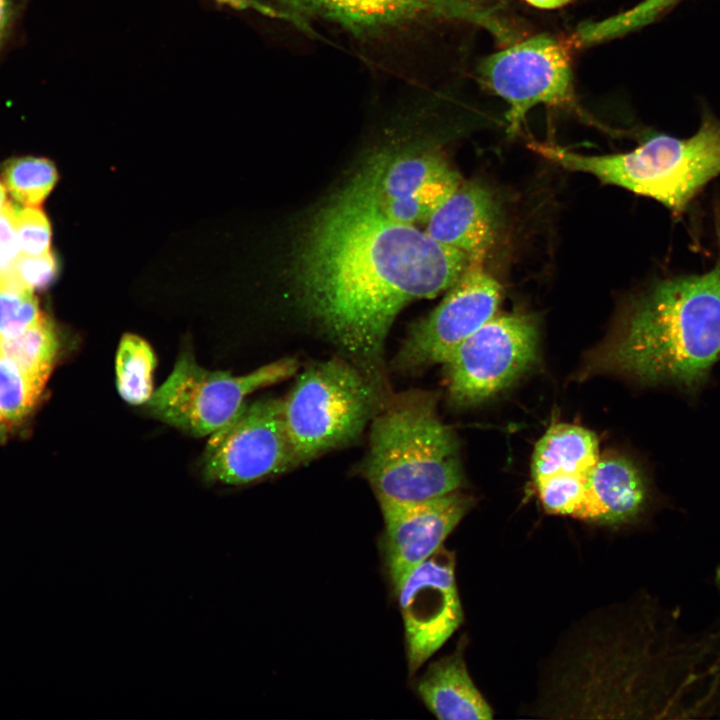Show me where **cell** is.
I'll list each match as a JSON object with an SVG mask.
<instances>
[{"instance_id": "6da1fadb", "label": "cell", "mask_w": 720, "mask_h": 720, "mask_svg": "<svg viewBox=\"0 0 720 720\" xmlns=\"http://www.w3.org/2000/svg\"><path fill=\"white\" fill-rule=\"evenodd\" d=\"M471 261L415 225L390 219L350 181L307 226L295 279L308 315L377 390L396 316L449 289Z\"/></svg>"}, {"instance_id": "7a4b0ae2", "label": "cell", "mask_w": 720, "mask_h": 720, "mask_svg": "<svg viewBox=\"0 0 720 720\" xmlns=\"http://www.w3.org/2000/svg\"><path fill=\"white\" fill-rule=\"evenodd\" d=\"M720 354V267L657 283L632 306L597 357L600 368L647 384L694 388Z\"/></svg>"}, {"instance_id": "3957f363", "label": "cell", "mask_w": 720, "mask_h": 720, "mask_svg": "<svg viewBox=\"0 0 720 720\" xmlns=\"http://www.w3.org/2000/svg\"><path fill=\"white\" fill-rule=\"evenodd\" d=\"M365 476L380 503L440 497L463 483L458 442L430 393L397 395L373 420Z\"/></svg>"}, {"instance_id": "277c9868", "label": "cell", "mask_w": 720, "mask_h": 720, "mask_svg": "<svg viewBox=\"0 0 720 720\" xmlns=\"http://www.w3.org/2000/svg\"><path fill=\"white\" fill-rule=\"evenodd\" d=\"M530 147L560 167L650 197L674 213L720 175V120L706 104L698 130L685 139L656 134L632 151L606 155H584L546 142Z\"/></svg>"}, {"instance_id": "5b68a950", "label": "cell", "mask_w": 720, "mask_h": 720, "mask_svg": "<svg viewBox=\"0 0 720 720\" xmlns=\"http://www.w3.org/2000/svg\"><path fill=\"white\" fill-rule=\"evenodd\" d=\"M376 390L352 363L313 364L283 400V417L295 465L356 439L373 409Z\"/></svg>"}, {"instance_id": "8992f818", "label": "cell", "mask_w": 720, "mask_h": 720, "mask_svg": "<svg viewBox=\"0 0 720 720\" xmlns=\"http://www.w3.org/2000/svg\"><path fill=\"white\" fill-rule=\"evenodd\" d=\"M296 370L297 361L285 358L237 376L207 370L190 353H183L145 405L160 421L203 437L226 424L248 395L289 378Z\"/></svg>"}, {"instance_id": "52a82bcc", "label": "cell", "mask_w": 720, "mask_h": 720, "mask_svg": "<svg viewBox=\"0 0 720 720\" xmlns=\"http://www.w3.org/2000/svg\"><path fill=\"white\" fill-rule=\"evenodd\" d=\"M280 18L334 23L358 36H378L413 24L456 21L477 25L505 46L517 35L507 20L479 0H261Z\"/></svg>"}, {"instance_id": "ba28073f", "label": "cell", "mask_w": 720, "mask_h": 720, "mask_svg": "<svg viewBox=\"0 0 720 720\" xmlns=\"http://www.w3.org/2000/svg\"><path fill=\"white\" fill-rule=\"evenodd\" d=\"M538 347L533 315H494L444 361L451 400L472 405L492 397L535 364Z\"/></svg>"}, {"instance_id": "9c48e42d", "label": "cell", "mask_w": 720, "mask_h": 720, "mask_svg": "<svg viewBox=\"0 0 720 720\" xmlns=\"http://www.w3.org/2000/svg\"><path fill=\"white\" fill-rule=\"evenodd\" d=\"M570 45L550 34L517 40L480 64L482 82L507 104V132L517 133L539 104L574 106Z\"/></svg>"}, {"instance_id": "30bf717a", "label": "cell", "mask_w": 720, "mask_h": 720, "mask_svg": "<svg viewBox=\"0 0 720 720\" xmlns=\"http://www.w3.org/2000/svg\"><path fill=\"white\" fill-rule=\"evenodd\" d=\"M203 473L207 481L243 485L295 466L283 417V400L247 404L209 435Z\"/></svg>"}, {"instance_id": "8fae6325", "label": "cell", "mask_w": 720, "mask_h": 720, "mask_svg": "<svg viewBox=\"0 0 720 720\" xmlns=\"http://www.w3.org/2000/svg\"><path fill=\"white\" fill-rule=\"evenodd\" d=\"M351 181L384 215L415 225L426 223L463 180L439 154L407 148L376 154Z\"/></svg>"}, {"instance_id": "7c38bea8", "label": "cell", "mask_w": 720, "mask_h": 720, "mask_svg": "<svg viewBox=\"0 0 720 720\" xmlns=\"http://www.w3.org/2000/svg\"><path fill=\"white\" fill-rule=\"evenodd\" d=\"M502 286L482 266L471 261L441 303L410 330L395 360L402 370L444 363L452 351L494 315Z\"/></svg>"}, {"instance_id": "4fadbf2b", "label": "cell", "mask_w": 720, "mask_h": 720, "mask_svg": "<svg viewBox=\"0 0 720 720\" xmlns=\"http://www.w3.org/2000/svg\"><path fill=\"white\" fill-rule=\"evenodd\" d=\"M396 596L412 676L463 622L454 553L442 546L408 575Z\"/></svg>"}, {"instance_id": "5bb4252c", "label": "cell", "mask_w": 720, "mask_h": 720, "mask_svg": "<svg viewBox=\"0 0 720 720\" xmlns=\"http://www.w3.org/2000/svg\"><path fill=\"white\" fill-rule=\"evenodd\" d=\"M384 529L380 549L384 571L396 595L408 575L443 546L472 506L452 493L415 503H380Z\"/></svg>"}, {"instance_id": "9a60e30c", "label": "cell", "mask_w": 720, "mask_h": 720, "mask_svg": "<svg viewBox=\"0 0 720 720\" xmlns=\"http://www.w3.org/2000/svg\"><path fill=\"white\" fill-rule=\"evenodd\" d=\"M649 502L647 479L632 460L621 455L600 456L586 475L576 519L605 525L634 523Z\"/></svg>"}, {"instance_id": "2e32d148", "label": "cell", "mask_w": 720, "mask_h": 720, "mask_svg": "<svg viewBox=\"0 0 720 720\" xmlns=\"http://www.w3.org/2000/svg\"><path fill=\"white\" fill-rule=\"evenodd\" d=\"M425 232L434 240L482 261L494 242L498 208L492 193L478 181H462L431 214Z\"/></svg>"}, {"instance_id": "e0dca14e", "label": "cell", "mask_w": 720, "mask_h": 720, "mask_svg": "<svg viewBox=\"0 0 720 720\" xmlns=\"http://www.w3.org/2000/svg\"><path fill=\"white\" fill-rule=\"evenodd\" d=\"M462 651L431 663L417 681V694L438 719H491L493 710L470 677Z\"/></svg>"}, {"instance_id": "ac0fdd59", "label": "cell", "mask_w": 720, "mask_h": 720, "mask_svg": "<svg viewBox=\"0 0 720 720\" xmlns=\"http://www.w3.org/2000/svg\"><path fill=\"white\" fill-rule=\"evenodd\" d=\"M596 435L571 424L551 426L535 446L531 471L535 483L558 474L586 476L600 458Z\"/></svg>"}, {"instance_id": "d6986e66", "label": "cell", "mask_w": 720, "mask_h": 720, "mask_svg": "<svg viewBox=\"0 0 720 720\" xmlns=\"http://www.w3.org/2000/svg\"><path fill=\"white\" fill-rule=\"evenodd\" d=\"M157 359L150 344L135 334L122 336L115 358L116 387L131 405L146 404L153 395Z\"/></svg>"}, {"instance_id": "ffe728a7", "label": "cell", "mask_w": 720, "mask_h": 720, "mask_svg": "<svg viewBox=\"0 0 720 720\" xmlns=\"http://www.w3.org/2000/svg\"><path fill=\"white\" fill-rule=\"evenodd\" d=\"M58 350L55 328L45 317L18 336L0 340V353L43 383L53 369Z\"/></svg>"}, {"instance_id": "44dd1931", "label": "cell", "mask_w": 720, "mask_h": 720, "mask_svg": "<svg viewBox=\"0 0 720 720\" xmlns=\"http://www.w3.org/2000/svg\"><path fill=\"white\" fill-rule=\"evenodd\" d=\"M3 178L12 196L21 204L39 205L53 189L57 171L52 162L40 158H20L9 161Z\"/></svg>"}, {"instance_id": "7402d4cb", "label": "cell", "mask_w": 720, "mask_h": 720, "mask_svg": "<svg viewBox=\"0 0 720 720\" xmlns=\"http://www.w3.org/2000/svg\"><path fill=\"white\" fill-rule=\"evenodd\" d=\"M44 386L0 353V410L9 427L30 413Z\"/></svg>"}, {"instance_id": "603a6c76", "label": "cell", "mask_w": 720, "mask_h": 720, "mask_svg": "<svg viewBox=\"0 0 720 720\" xmlns=\"http://www.w3.org/2000/svg\"><path fill=\"white\" fill-rule=\"evenodd\" d=\"M583 475L558 474L535 483L546 512L576 518L585 493Z\"/></svg>"}, {"instance_id": "cb8c5ba5", "label": "cell", "mask_w": 720, "mask_h": 720, "mask_svg": "<svg viewBox=\"0 0 720 720\" xmlns=\"http://www.w3.org/2000/svg\"><path fill=\"white\" fill-rule=\"evenodd\" d=\"M43 317L32 291H0V340L18 336Z\"/></svg>"}, {"instance_id": "d4e9b609", "label": "cell", "mask_w": 720, "mask_h": 720, "mask_svg": "<svg viewBox=\"0 0 720 720\" xmlns=\"http://www.w3.org/2000/svg\"><path fill=\"white\" fill-rule=\"evenodd\" d=\"M16 225L21 253L37 255L49 251L51 229L42 211L32 207L17 208Z\"/></svg>"}, {"instance_id": "484cf974", "label": "cell", "mask_w": 720, "mask_h": 720, "mask_svg": "<svg viewBox=\"0 0 720 720\" xmlns=\"http://www.w3.org/2000/svg\"><path fill=\"white\" fill-rule=\"evenodd\" d=\"M14 269L22 284L33 291L47 287L54 280L57 262L50 251L37 255L20 253L14 260Z\"/></svg>"}, {"instance_id": "4316f807", "label": "cell", "mask_w": 720, "mask_h": 720, "mask_svg": "<svg viewBox=\"0 0 720 720\" xmlns=\"http://www.w3.org/2000/svg\"><path fill=\"white\" fill-rule=\"evenodd\" d=\"M16 209L7 202L0 212V267L12 265L21 253L17 235Z\"/></svg>"}, {"instance_id": "83f0119b", "label": "cell", "mask_w": 720, "mask_h": 720, "mask_svg": "<svg viewBox=\"0 0 720 720\" xmlns=\"http://www.w3.org/2000/svg\"><path fill=\"white\" fill-rule=\"evenodd\" d=\"M216 3L237 10L254 9L265 15L276 17L275 13L263 5L260 0H214Z\"/></svg>"}, {"instance_id": "f1b7e54d", "label": "cell", "mask_w": 720, "mask_h": 720, "mask_svg": "<svg viewBox=\"0 0 720 720\" xmlns=\"http://www.w3.org/2000/svg\"><path fill=\"white\" fill-rule=\"evenodd\" d=\"M12 11L13 8L9 0H0V47L8 34Z\"/></svg>"}, {"instance_id": "f546056e", "label": "cell", "mask_w": 720, "mask_h": 720, "mask_svg": "<svg viewBox=\"0 0 720 720\" xmlns=\"http://www.w3.org/2000/svg\"><path fill=\"white\" fill-rule=\"evenodd\" d=\"M540 9H557L568 5L572 0H525Z\"/></svg>"}, {"instance_id": "4dcf8cb0", "label": "cell", "mask_w": 720, "mask_h": 720, "mask_svg": "<svg viewBox=\"0 0 720 720\" xmlns=\"http://www.w3.org/2000/svg\"><path fill=\"white\" fill-rule=\"evenodd\" d=\"M9 428L0 410V441L5 438Z\"/></svg>"}, {"instance_id": "1f68e13d", "label": "cell", "mask_w": 720, "mask_h": 720, "mask_svg": "<svg viewBox=\"0 0 720 720\" xmlns=\"http://www.w3.org/2000/svg\"><path fill=\"white\" fill-rule=\"evenodd\" d=\"M7 203L6 200V190L3 187V185L0 183V212L3 209L4 205Z\"/></svg>"}]
</instances>
